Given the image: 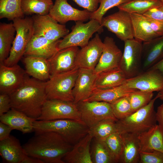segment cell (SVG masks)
Returning a JSON list of instances; mask_svg holds the SVG:
<instances>
[{
    "instance_id": "obj_37",
    "label": "cell",
    "mask_w": 163,
    "mask_h": 163,
    "mask_svg": "<svg viewBox=\"0 0 163 163\" xmlns=\"http://www.w3.org/2000/svg\"><path fill=\"white\" fill-rule=\"evenodd\" d=\"M128 95L110 103L114 115L117 120L122 119L133 113Z\"/></svg>"
},
{
    "instance_id": "obj_26",
    "label": "cell",
    "mask_w": 163,
    "mask_h": 163,
    "mask_svg": "<svg viewBox=\"0 0 163 163\" xmlns=\"http://www.w3.org/2000/svg\"><path fill=\"white\" fill-rule=\"evenodd\" d=\"M27 73L33 78L42 81L48 80L50 77L48 59L31 56H26L23 59Z\"/></svg>"
},
{
    "instance_id": "obj_40",
    "label": "cell",
    "mask_w": 163,
    "mask_h": 163,
    "mask_svg": "<svg viewBox=\"0 0 163 163\" xmlns=\"http://www.w3.org/2000/svg\"><path fill=\"white\" fill-rule=\"evenodd\" d=\"M132 0H100L99 7L95 11L91 13L90 19H95L101 24L104 16L109 10Z\"/></svg>"
},
{
    "instance_id": "obj_4",
    "label": "cell",
    "mask_w": 163,
    "mask_h": 163,
    "mask_svg": "<svg viewBox=\"0 0 163 163\" xmlns=\"http://www.w3.org/2000/svg\"><path fill=\"white\" fill-rule=\"evenodd\" d=\"M158 98L156 95L146 105L126 117L117 120L116 122L117 132L139 135L156 124L154 104Z\"/></svg>"
},
{
    "instance_id": "obj_2",
    "label": "cell",
    "mask_w": 163,
    "mask_h": 163,
    "mask_svg": "<svg viewBox=\"0 0 163 163\" xmlns=\"http://www.w3.org/2000/svg\"><path fill=\"white\" fill-rule=\"evenodd\" d=\"M28 75L21 85L10 95L11 108L37 120L47 99L46 81L30 78Z\"/></svg>"
},
{
    "instance_id": "obj_49",
    "label": "cell",
    "mask_w": 163,
    "mask_h": 163,
    "mask_svg": "<svg viewBox=\"0 0 163 163\" xmlns=\"http://www.w3.org/2000/svg\"><path fill=\"white\" fill-rule=\"evenodd\" d=\"M150 69H158L163 74V59Z\"/></svg>"
},
{
    "instance_id": "obj_14",
    "label": "cell",
    "mask_w": 163,
    "mask_h": 163,
    "mask_svg": "<svg viewBox=\"0 0 163 163\" xmlns=\"http://www.w3.org/2000/svg\"><path fill=\"white\" fill-rule=\"evenodd\" d=\"M103 46V42L99 34H96L86 46L78 50L75 58V66L94 70L101 57Z\"/></svg>"
},
{
    "instance_id": "obj_11",
    "label": "cell",
    "mask_w": 163,
    "mask_h": 163,
    "mask_svg": "<svg viewBox=\"0 0 163 163\" xmlns=\"http://www.w3.org/2000/svg\"><path fill=\"white\" fill-rule=\"evenodd\" d=\"M32 18L34 35L56 41L69 33V29L65 25L59 24L49 14L44 15L35 14Z\"/></svg>"
},
{
    "instance_id": "obj_32",
    "label": "cell",
    "mask_w": 163,
    "mask_h": 163,
    "mask_svg": "<svg viewBox=\"0 0 163 163\" xmlns=\"http://www.w3.org/2000/svg\"><path fill=\"white\" fill-rule=\"evenodd\" d=\"M92 163H115V159L104 140L93 138L91 145Z\"/></svg>"
},
{
    "instance_id": "obj_33",
    "label": "cell",
    "mask_w": 163,
    "mask_h": 163,
    "mask_svg": "<svg viewBox=\"0 0 163 163\" xmlns=\"http://www.w3.org/2000/svg\"><path fill=\"white\" fill-rule=\"evenodd\" d=\"M163 5L159 0H132L117 7L119 10L129 14H143L151 9Z\"/></svg>"
},
{
    "instance_id": "obj_44",
    "label": "cell",
    "mask_w": 163,
    "mask_h": 163,
    "mask_svg": "<svg viewBox=\"0 0 163 163\" xmlns=\"http://www.w3.org/2000/svg\"><path fill=\"white\" fill-rule=\"evenodd\" d=\"M143 14L163 22V5L151 9Z\"/></svg>"
},
{
    "instance_id": "obj_50",
    "label": "cell",
    "mask_w": 163,
    "mask_h": 163,
    "mask_svg": "<svg viewBox=\"0 0 163 163\" xmlns=\"http://www.w3.org/2000/svg\"><path fill=\"white\" fill-rule=\"evenodd\" d=\"M158 98L163 100V89L158 92L156 95Z\"/></svg>"
},
{
    "instance_id": "obj_24",
    "label": "cell",
    "mask_w": 163,
    "mask_h": 163,
    "mask_svg": "<svg viewBox=\"0 0 163 163\" xmlns=\"http://www.w3.org/2000/svg\"><path fill=\"white\" fill-rule=\"evenodd\" d=\"M36 120L13 108L0 116V122L8 125L13 129L21 131L23 134L34 131L33 125Z\"/></svg>"
},
{
    "instance_id": "obj_6",
    "label": "cell",
    "mask_w": 163,
    "mask_h": 163,
    "mask_svg": "<svg viewBox=\"0 0 163 163\" xmlns=\"http://www.w3.org/2000/svg\"><path fill=\"white\" fill-rule=\"evenodd\" d=\"M79 68L50 76L46 81V91L47 99H58L74 102L72 90Z\"/></svg>"
},
{
    "instance_id": "obj_31",
    "label": "cell",
    "mask_w": 163,
    "mask_h": 163,
    "mask_svg": "<svg viewBox=\"0 0 163 163\" xmlns=\"http://www.w3.org/2000/svg\"><path fill=\"white\" fill-rule=\"evenodd\" d=\"M16 30L13 23L0 24V62L8 56L14 39Z\"/></svg>"
},
{
    "instance_id": "obj_25",
    "label": "cell",
    "mask_w": 163,
    "mask_h": 163,
    "mask_svg": "<svg viewBox=\"0 0 163 163\" xmlns=\"http://www.w3.org/2000/svg\"><path fill=\"white\" fill-rule=\"evenodd\" d=\"M138 138L140 151L156 150L163 152V129L158 124L140 134Z\"/></svg>"
},
{
    "instance_id": "obj_38",
    "label": "cell",
    "mask_w": 163,
    "mask_h": 163,
    "mask_svg": "<svg viewBox=\"0 0 163 163\" xmlns=\"http://www.w3.org/2000/svg\"><path fill=\"white\" fill-rule=\"evenodd\" d=\"M153 92L138 90L131 93L129 95L133 113L147 104L152 99Z\"/></svg>"
},
{
    "instance_id": "obj_16",
    "label": "cell",
    "mask_w": 163,
    "mask_h": 163,
    "mask_svg": "<svg viewBox=\"0 0 163 163\" xmlns=\"http://www.w3.org/2000/svg\"><path fill=\"white\" fill-rule=\"evenodd\" d=\"M91 13L73 8L67 0H55L49 14L58 22L64 24L69 21H86L90 19Z\"/></svg>"
},
{
    "instance_id": "obj_51",
    "label": "cell",
    "mask_w": 163,
    "mask_h": 163,
    "mask_svg": "<svg viewBox=\"0 0 163 163\" xmlns=\"http://www.w3.org/2000/svg\"><path fill=\"white\" fill-rule=\"evenodd\" d=\"M163 4V0H159Z\"/></svg>"
},
{
    "instance_id": "obj_48",
    "label": "cell",
    "mask_w": 163,
    "mask_h": 163,
    "mask_svg": "<svg viewBox=\"0 0 163 163\" xmlns=\"http://www.w3.org/2000/svg\"><path fill=\"white\" fill-rule=\"evenodd\" d=\"M22 163H44L42 160L27 155Z\"/></svg>"
},
{
    "instance_id": "obj_10",
    "label": "cell",
    "mask_w": 163,
    "mask_h": 163,
    "mask_svg": "<svg viewBox=\"0 0 163 163\" xmlns=\"http://www.w3.org/2000/svg\"><path fill=\"white\" fill-rule=\"evenodd\" d=\"M81 120L80 113L74 102L58 99H47L37 120L49 121L59 119Z\"/></svg>"
},
{
    "instance_id": "obj_22",
    "label": "cell",
    "mask_w": 163,
    "mask_h": 163,
    "mask_svg": "<svg viewBox=\"0 0 163 163\" xmlns=\"http://www.w3.org/2000/svg\"><path fill=\"white\" fill-rule=\"evenodd\" d=\"M163 59V35L143 42L142 72L149 69Z\"/></svg>"
},
{
    "instance_id": "obj_20",
    "label": "cell",
    "mask_w": 163,
    "mask_h": 163,
    "mask_svg": "<svg viewBox=\"0 0 163 163\" xmlns=\"http://www.w3.org/2000/svg\"><path fill=\"white\" fill-rule=\"evenodd\" d=\"M59 40L51 41L43 37L34 35L27 46L24 55L48 59L59 50L58 45Z\"/></svg>"
},
{
    "instance_id": "obj_45",
    "label": "cell",
    "mask_w": 163,
    "mask_h": 163,
    "mask_svg": "<svg viewBox=\"0 0 163 163\" xmlns=\"http://www.w3.org/2000/svg\"><path fill=\"white\" fill-rule=\"evenodd\" d=\"M145 16L153 31L159 36L163 35V22Z\"/></svg>"
},
{
    "instance_id": "obj_9",
    "label": "cell",
    "mask_w": 163,
    "mask_h": 163,
    "mask_svg": "<svg viewBox=\"0 0 163 163\" xmlns=\"http://www.w3.org/2000/svg\"><path fill=\"white\" fill-rule=\"evenodd\" d=\"M76 104L81 120L89 128L105 119L110 118L117 120L114 115L109 103L98 101H82Z\"/></svg>"
},
{
    "instance_id": "obj_28",
    "label": "cell",
    "mask_w": 163,
    "mask_h": 163,
    "mask_svg": "<svg viewBox=\"0 0 163 163\" xmlns=\"http://www.w3.org/2000/svg\"><path fill=\"white\" fill-rule=\"evenodd\" d=\"M136 90L128 88L123 84L109 88H95L90 96L84 101H102L110 103L120 98L129 95Z\"/></svg>"
},
{
    "instance_id": "obj_21",
    "label": "cell",
    "mask_w": 163,
    "mask_h": 163,
    "mask_svg": "<svg viewBox=\"0 0 163 163\" xmlns=\"http://www.w3.org/2000/svg\"><path fill=\"white\" fill-rule=\"evenodd\" d=\"M0 154L3 162L22 163L27 155L19 140L12 135L0 141Z\"/></svg>"
},
{
    "instance_id": "obj_19",
    "label": "cell",
    "mask_w": 163,
    "mask_h": 163,
    "mask_svg": "<svg viewBox=\"0 0 163 163\" xmlns=\"http://www.w3.org/2000/svg\"><path fill=\"white\" fill-rule=\"evenodd\" d=\"M79 50L78 47H71L59 50L48 59L50 75L64 72L73 69L76 66L75 60Z\"/></svg>"
},
{
    "instance_id": "obj_8",
    "label": "cell",
    "mask_w": 163,
    "mask_h": 163,
    "mask_svg": "<svg viewBox=\"0 0 163 163\" xmlns=\"http://www.w3.org/2000/svg\"><path fill=\"white\" fill-rule=\"evenodd\" d=\"M124 43V51L119 67L127 79L142 72V43L134 38L126 40Z\"/></svg>"
},
{
    "instance_id": "obj_30",
    "label": "cell",
    "mask_w": 163,
    "mask_h": 163,
    "mask_svg": "<svg viewBox=\"0 0 163 163\" xmlns=\"http://www.w3.org/2000/svg\"><path fill=\"white\" fill-rule=\"evenodd\" d=\"M127 79L119 67L102 72L97 74L94 89L107 88L123 85Z\"/></svg>"
},
{
    "instance_id": "obj_1",
    "label": "cell",
    "mask_w": 163,
    "mask_h": 163,
    "mask_svg": "<svg viewBox=\"0 0 163 163\" xmlns=\"http://www.w3.org/2000/svg\"><path fill=\"white\" fill-rule=\"evenodd\" d=\"M73 146L60 134L53 131L35 133L22 145L27 155L44 163H64L62 159Z\"/></svg>"
},
{
    "instance_id": "obj_5",
    "label": "cell",
    "mask_w": 163,
    "mask_h": 163,
    "mask_svg": "<svg viewBox=\"0 0 163 163\" xmlns=\"http://www.w3.org/2000/svg\"><path fill=\"white\" fill-rule=\"evenodd\" d=\"M16 35L9 55L4 61L6 66H11L18 64L22 57L27 46L34 35L32 18H19L13 20Z\"/></svg>"
},
{
    "instance_id": "obj_52",
    "label": "cell",
    "mask_w": 163,
    "mask_h": 163,
    "mask_svg": "<svg viewBox=\"0 0 163 163\" xmlns=\"http://www.w3.org/2000/svg\"><path fill=\"white\" fill-rule=\"evenodd\" d=\"M50 0L52 1V0Z\"/></svg>"
},
{
    "instance_id": "obj_27",
    "label": "cell",
    "mask_w": 163,
    "mask_h": 163,
    "mask_svg": "<svg viewBox=\"0 0 163 163\" xmlns=\"http://www.w3.org/2000/svg\"><path fill=\"white\" fill-rule=\"evenodd\" d=\"M120 134L123 142V150L119 162L139 163L140 151L138 135L126 133Z\"/></svg>"
},
{
    "instance_id": "obj_46",
    "label": "cell",
    "mask_w": 163,
    "mask_h": 163,
    "mask_svg": "<svg viewBox=\"0 0 163 163\" xmlns=\"http://www.w3.org/2000/svg\"><path fill=\"white\" fill-rule=\"evenodd\" d=\"M13 129L8 125L0 122V141L8 138Z\"/></svg>"
},
{
    "instance_id": "obj_47",
    "label": "cell",
    "mask_w": 163,
    "mask_h": 163,
    "mask_svg": "<svg viewBox=\"0 0 163 163\" xmlns=\"http://www.w3.org/2000/svg\"><path fill=\"white\" fill-rule=\"evenodd\" d=\"M156 115L158 124L163 129V103L158 107Z\"/></svg>"
},
{
    "instance_id": "obj_13",
    "label": "cell",
    "mask_w": 163,
    "mask_h": 163,
    "mask_svg": "<svg viewBox=\"0 0 163 163\" xmlns=\"http://www.w3.org/2000/svg\"><path fill=\"white\" fill-rule=\"evenodd\" d=\"M123 85L139 90L159 92L163 89V74L158 69H149L127 79Z\"/></svg>"
},
{
    "instance_id": "obj_3",
    "label": "cell",
    "mask_w": 163,
    "mask_h": 163,
    "mask_svg": "<svg viewBox=\"0 0 163 163\" xmlns=\"http://www.w3.org/2000/svg\"><path fill=\"white\" fill-rule=\"evenodd\" d=\"M33 125L35 133L45 131L56 132L61 135L72 145L86 136L89 130V128L81 120H36Z\"/></svg>"
},
{
    "instance_id": "obj_7",
    "label": "cell",
    "mask_w": 163,
    "mask_h": 163,
    "mask_svg": "<svg viewBox=\"0 0 163 163\" xmlns=\"http://www.w3.org/2000/svg\"><path fill=\"white\" fill-rule=\"evenodd\" d=\"M103 27L97 20L90 19L87 23L82 21L76 22L72 28V31L60 40L58 45L59 50L71 47L86 46L95 33L100 34L104 30Z\"/></svg>"
},
{
    "instance_id": "obj_34",
    "label": "cell",
    "mask_w": 163,
    "mask_h": 163,
    "mask_svg": "<svg viewBox=\"0 0 163 163\" xmlns=\"http://www.w3.org/2000/svg\"><path fill=\"white\" fill-rule=\"evenodd\" d=\"M53 5L50 0H22L21 8L24 14L44 15L49 14Z\"/></svg>"
},
{
    "instance_id": "obj_12",
    "label": "cell",
    "mask_w": 163,
    "mask_h": 163,
    "mask_svg": "<svg viewBox=\"0 0 163 163\" xmlns=\"http://www.w3.org/2000/svg\"><path fill=\"white\" fill-rule=\"evenodd\" d=\"M101 25L122 41L134 38L130 14L126 11L119 10L103 17Z\"/></svg>"
},
{
    "instance_id": "obj_42",
    "label": "cell",
    "mask_w": 163,
    "mask_h": 163,
    "mask_svg": "<svg viewBox=\"0 0 163 163\" xmlns=\"http://www.w3.org/2000/svg\"><path fill=\"white\" fill-rule=\"evenodd\" d=\"M79 6L91 12L95 11L98 8L100 0H72Z\"/></svg>"
},
{
    "instance_id": "obj_23",
    "label": "cell",
    "mask_w": 163,
    "mask_h": 163,
    "mask_svg": "<svg viewBox=\"0 0 163 163\" xmlns=\"http://www.w3.org/2000/svg\"><path fill=\"white\" fill-rule=\"evenodd\" d=\"M93 136L88 133L74 145L72 149L63 157L64 163H92L91 145Z\"/></svg>"
},
{
    "instance_id": "obj_18",
    "label": "cell",
    "mask_w": 163,
    "mask_h": 163,
    "mask_svg": "<svg viewBox=\"0 0 163 163\" xmlns=\"http://www.w3.org/2000/svg\"><path fill=\"white\" fill-rule=\"evenodd\" d=\"M97 74L94 70L79 68L78 74L72 90L74 102L84 101L88 98L94 89Z\"/></svg>"
},
{
    "instance_id": "obj_29",
    "label": "cell",
    "mask_w": 163,
    "mask_h": 163,
    "mask_svg": "<svg viewBox=\"0 0 163 163\" xmlns=\"http://www.w3.org/2000/svg\"><path fill=\"white\" fill-rule=\"evenodd\" d=\"M130 14L135 39L144 42L160 37L152 30L145 15L137 13Z\"/></svg>"
},
{
    "instance_id": "obj_41",
    "label": "cell",
    "mask_w": 163,
    "mask_h": 163,
    "mask_svg": "<svg viewBox=\"0 0 163 163\" xmlns=\"http://www.w3.org/2000/svg\"><path fill=\"white\" fill-rule=\"evenodd\" d=\"M140 163H163V152L158 150L140 151Z\"/></svg>"
},
{
    "instance_id": "obj_35",
    "label": "cell",
    "mask_w": 163,
    "mask_h": 163,
    "mask_svg": "<svg viewBox=\"0 0 163 163\" xmlns=\"http://www.w3.org/2000/svg\"><path fill=\"white\" fill-rule=\"evenodd\" d=\"M22 0H0V18L8 20L24 18L21 8Z\"/></svg>"
},
{
    "instance_id": "obj_39",
    "label": "cell",
    "mask_w": 163,
    "mask_h": 163,
    "mask_svg": "<svg viewBox=\"0 0 163 163\" xmlns=\"http://www.w3.org/2000/svg\"><path fill=\"white\" fill-rule=\"evenodd\" d=\"M114 158L116 163L119 162L123 150V142L121 134L117 132L103 139Z\"/></svg>"
},
{
    "instance_id": "obj_15",
    "label": "cell",
    "mask_w": 163,
    "mask_h": 163,
    "mask_svg": "<svg viewBox=\"0 0 163 163\" xmlns=\"http://www.w3.org/2000/svg\"><path fill=\"white\" fill-rule=\"evenodd\" d=\"M27 75L18 64L8 66L0 62V94L10 95L21 85Z\"/></svg>"
},
{
    "instance_id": "obj_43",
    "label": "cell",
    "mask_w": 163,
    "mask_h": 163,
    "mask_svg": "<svg viewBox=\"0 0 163 163\" xmlns=\"http://www.w3.org/2000/svg\"><path fill=\"white\" fill-rule=\"evenodd\" d=\"M11 108L10 95L0 94V116L7 112Z\"/></svg>"
},
{
    "instance_id": "obj_36",
    "label": "cell",
    "mask_w": 163,
    "mask_h": 163,
    "mask_svg": "<svg viewBox=\"0 0 163 163\" xmlns=\"http://www.w3.org/2000/svg\"><path fill=\"white\" fill-rule=\"evenodd\" d=\"M117 120L110 118L104 119L89 128V133L93 138L103 140L112 133L117 132Z\"/></svg>"
},
{
    "instance_id": "obj_17",
    "label": "cell",
    "mask_w": 163,
    "mask_h": 163,
    "mask_svg": "<svg viewBox=\"0 0 163 163\" xmlns=\"http://www.w3.org/2000/svg\"><path fill=\"white\" fill-rule=\"evenodd\" d=\"M103 42L102 52L94 69L97 74L104 71L119 67L123 54L113 38L106 37Z\"/></svg>"
}]
</instances>
